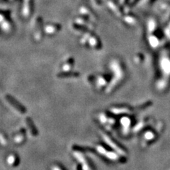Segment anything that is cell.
<instances>
[{"label": "cell", "mask_w": 170, "mask_h": 170, "mask_svg": "<svg viewBox=\"0 0 170 170\" xmlns=\"http://www.w3.org/2000/svg\"><path fill=\"white\" fill-rule=\"evenodd\" d=\"M74 154H75V156L76 157V158L77 159L79 162H81L82 164H83L82 165H83L84 170H89V168L88 165H87V162H86V160H85V159H84L83 156H82L80 153H75Z\"/></svg>", "instance_id": "6da1fadb"}, {"label": "cell", "mask_w": 170, "mask_h": 170, "mask_svg": "<svg viewBox=\"0 0 170 170\" xmlns=\"http://www.w3.org/2000/svg\"><path fill=\"white\" fill-rule=\"evenodd\" d=\"M155 27H156V23L155 21H154V20L150 19L148 23V31H149L150 33H152V32H153L154 30Z\"/></svg>", "instance_id": "7a4b0ae2"}, {"label": "cell", "mask_w": 170, "mask_h": 170, "mask_svg": "<svg viewBox=\"0 0 170 170\" xmlns=\"http://www.w3.org/2000/svg\"><path fill=\"white\" fill-rule=\"evenodd\" d=\"M149 40L150 43L151 45H152V46L154 47L158 44V41H157V39L154 37V36H150V37L149 38Z\"/></svg>", "instance_id": "3957f363"}, {"label": "cell", "mask_w": 170, "mask_h": 170, "mask_svg": "<svg viewBox=\"0 0 170 170\" xmlns=\"http://www.w3.org/2000/svg\"><path fill=\"white\" fill-rule=\"evenodd\" d=\"M8 99H9V102H10V103L12 104V105L15 106V107H17V108L19 110V111H24V108H21V107L20 106V105H19V104H16V102H14V99H11V98L8 97Z\"/></svg>", "instance_id": "277c9868"}, {"label": "cell", "mask_w": 170, "mask_h": 170, "mask_svg": "<svg viewBox=\"0 0 170 170\" xmlns=\"http://www.w3.org/2000/svg\"><path fill=\"white\" fill-rule=\"evenodd\" d=\"M14 161H15V157L13 155H10L9 157H8V160H7V162H8V163L10 164V165H13Z\"/></svg>", "instance_id": "5b68a950"}, {"label": "cell", "mask_w": 170, "mask_h": 170, "mask_svg": "<svg viewBox=\"0 0 170 170\" xmlns=\"http://www.w3.org/2000/svg\"><path fill=\"white\" fill-rule=\"evenodd\" d=\"M0 142H1V143L2 144V145H5L7 142H6V140L4 139V136L2 135H0Z\"/></svg>", "instance_id": "8992f818"}, {"label": "cell", "mask_w": 170, "mask_h": 170, "mask_svg": "<svg viewBox=\"0 0 170 170\" xmlns=\"http://www.w3.org/2000/svg\"><path fill=\"white\" fill-rule=\"evenodd\" d=\"M53 170H61L60 169L59 167H53Z\"/></svg>", "instance_id": "52a82bcc"}, {"label": "cell", "mask_w": 170, "mask_h": 170, "mask_svg": "<svg viewBox=\"0 0 170 170\" xmlns=\"http://www.w3.org/2000/svg\"><path fill=\"white\" fill-rule=\"evenodd\" d=\"M147 1H148V0H142V3H145V2H146Z\"/></svg>", "instance_id": "ba28073f"}]
</instances>
